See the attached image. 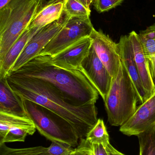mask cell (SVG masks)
I'll list each match as a JSON object with an SVG mask.
<instances>
[{"label":"cell","instance_id":"30","mask_svg":"<svg viewBox=\"0 0 155 155\" xmlns=\"http://www.w3.org/2000/svg\"><path fill=\"white\" fill-rule=\"evenodd\" d=\"M77 2H79L80 3L84 5L87 9H90V6L92 3L93 2L94 0H76Z\"/></svg>","mask_w":155,"mask_h":155},{"label":"cell","instance_id":"20","mask_svg":"<svg viewBox=\"0 0 155 155\" xmlns=\"http://www.w3.org/2000/svg\"><path fill=\"white\" fill-rule=\"evenodd\" d=\"M139 155H155V127L137 136Z\"/></svg>","mask_w":155,"mask_h":155},{"label":"cell","instance_id":"26","mask_svg":"<svg viewBox=\"0 0 155 155\" xmlns=\"http://www.w3.org/2000/svg\"><path fill=\"white\" fill-rule=\"evenodd\" d=\"M70 155H94L92 144L86 138L81 139L79 145Z\"/></svg>","mask_w":155,"mask_h":155},{"label":"cell","instance_id":"4","mask_svg":"<svg viewBox=\"0 0 155 155\" xmlns=\"http://www.w3.org/2000/svg\"><path fill=\"white\" fill-rule=\"evenodd\" d=\"M138 102L136 88L121 61L118 74L112 80L104 102L110 124L115 127L124 124L136 112Z\"/></svg>","mask_w":155,"mask_h":155},{"label":"cell","instance_id":"16","mask_svg":"<svg viewBox=\"0 0 155 155\" xmlns=\"http://www.w3.org/2000/svg\"><path fill=\"white\" fill-rule=\"evenodd\" d=\"M64 0H48L43 3L27 28H42L59 20L63 14Z\"/></svg>","mask_w":155,"mask_h":155},{"label":"cell","instance_id":"2","mask_svg":"<svg viewBox=\"0 0 155 155\" xmlns=\"http://www.w3.org/2000/svg\"><path fill=\"white\" fill-rule=\"evenodd\" d=\"M45 81L60 90L76 105L96 104L99 94L82 70H69L53 65L48 56L38 55L8 74Z\"/></svg>","mask_w":155,"mask_h":155},{"label":"cell","instance_id":"22","mask_svg":"<svg viewBox=\"0 0 155 155\" xmlns=\"http://www.w3.org/2000/svg\"><path fill=\"white\" fill-rule=\"evenodd\" d=\"M63 11L71 17H90L91 10L76 0H64Z\"/></svg>","mask_w":155,"mask_h":155},{"label":"cell","instance_id":"1","mask_svg":"<svg viewBox=\"0 0 155 155\" xmlns=\"http://www.w3.org/2000/svg\"><path fill=\"white\" fill-rule=\"evenodd\" d=\"M6 78L11 88L20 97L62 117L74 128L79 139L86 137L98 121L95 104L76 105L56 87L40 79L12 75Z\"/></svg>","mask_w":155,"mask_h":155},{"label":"cell","instance_id":"17","mask_svg":"<svg viewBox=\"0 0 155 155\" xmlns=\"http://www.w3.org/2000/svg\"><path fill=\"white\" fill-rule=\"evenodd\" d=\"M15 127L36 129L34 124L28 117L0 112V140L3 138L11 128Z\"/></svg>","mask_w":155,"mask_h":155},{"label":"cell","instance_id":"25","mask_svg":"<svg viewBox=\"0 0 155 155\" xmlns=\"http://www.w3.org/2000/svg\"><path fill=\"white\" fill-rule=\"evenodd\" d=\"M124 0H94L93 5L98 12H108L122 3Z\"/></svg>","mask_w":155,"mask_h":155},{"label":"cell","instance_id":"19","mask_svg":"<svg viewBox=\"0 0 155 155\" xmlns=\"http://www.w3.org/2000/svg\"><path fill=\"white\" fill-rule=\"evenodd\" d=\"M138 35L146 57L155 55V24L141 31Z\"/></svg>","mask_w":155,"mask_h":155},{"label":"cell","instance_id":"7","mask_svg":"<svg viewBox=\"0 0 155 155\" xmlns=\"http://www.w3.org/2000/svg\"><path fill=\"white\" fill-rule=\"evenodd\" d=\"M69 18L64 12L63 14L59 20L41 28L28 42L9 74L16 71L36 57L64 26Z\"/></svg>","mask_w":155,"mask_h":155},{"label":"cell","instance_id":"10","mask_svg":"<svg viewBox=\"0 0 155 155\" xmlns=\"http://www.w3.org/2000/svg\"><path fill=\"white\" fill-rule=\"evenodd\" d=\"M90 37H85L53 56H48L53 65L69 70H81V65L92 46Z\"/></svg>","mask_w":155,"mask_h":155},{"label":"cell","instance_id":"23","mask_svg":"<svg viewBox=\"0 0 155 155\" xmlns=\"http://www.w3.org/2000/svg\"><path fill=\"white\" fill-rule=\"evenodd\" d=\"M36 129L15 127L11 128L2 139L0 143H5L12 142H24L27 136L32 135Z\"/></svg>","mask_w":155,"mask_h":155},{"label":"cell","instance_id":"31","mask_svg":"<svg viewBox=\"0 0 155 155\" xmlns=\"http://www.w3.org/2000/svg\"><path fill=\"white\" fill-rule=\"evenodd\" d=\"M11 0H0V9L6 5Z\"/></svg>","mask_w":155,"mask_h":155},{"label":"cell","instance_id":"8","mask_svg":"<svg viewBox=\"0 0 155 155\" xmlns=\"http://www.w3.org/2000/svg\"><path fill=\"white\" fill-rule=\"evenodd\" d=\"M89 37L92 46L99 59L109 72L113 79L117 76L121 62L118 44L101 31L94 29Z\"/></svg>","mask_w":155,"mask_h":155},{"label":"cell","instance_id":"29","mask_svg":"<svg viewBox=\"0 0 155 155\" xmlns=\"http://www.w3.org/2000/svg\"><path fill=\"white\" fill-rule=\"evenodd\" d=\"M106 149L110 155H125L116 150L110 143L107 146Z\"/></svg>","mask_w":155,"mask_h":155},{"label":"cell","instance_id":"21","mask_svg":"<svg viewBox=\"0 0 155 155\" xmlns=\"http://www.w3.org/2000/svg\"><path fill=\"white\" fill-rule=\"evenodd\" d=\"M0 155H51L48 147L42 146L23 148H13L0 143Z\"/></svg>","mask_w":155,"mask_h":155},{"label":"cell","instance_id":"3","mask_svg":"<svg viewBox=\"0 0 155 155\" xmlns=\"http://www.w3.org/2000/svg\"><path fill=\"white\" fill-rule=\"evenodd\" d=\"M44 0H11L0 9V61L27 29Z\"/></svg>","mask_w":155,"mask_h":155},{"label":"cell","instance_id":"27","mask_svg":"<svg viewBox=\"0 0 155 155\" xmlns=\"http://www.w3.org/2000/svg\"><path fill=\"white\" fill-rule=\"evenodd\" d=\"M94 155H110L105 147L102 144H91Z\"/></svg>","mask_w":155,"mask_h":155},{"label":"cell","instance_id":"12","mask_svg":"<svg viewBox=\"0 0 155 155\" xmlns=\"http://www.w3.org/2000/svg\"><path fill=\"white\" fill-rule=\"evenodd\" d=\"M118 45L121 61L125 66L136 88L139 96V102L141 104H143L149 98L143 86L135 61L133 52L128 35L121 36Z\"/></svg>","mask_w":155,"mask_h":155},{"label":"cell","instance_id":"6","mask_svg":"<svg viewBox=\"0 0 155 155\" xmlns=\"http://www.w3.org/2000/svg\"><path fill=\"white\" fill-rule=\"evenodd\" d=\"M94 29L90 17H71L37 56H54L77 41L89 37Z\"/></svg>","mask_w":155,"mask_h":155},{"label":"cell","instance_id":"24","mask_svg":"<svg viewBox=\"0 0 155 155\" xmlns=\"http://www.w3.org/2000/svg\"><path fill=\"white\" fill-rule=\"evenodd\" d=\"M72 147L67 144L52 141L48 150L51 155H70L73 151Z\"/></svg>","mask_w":155,"mask_h":155},{"label":"cell","instance_id":"14","mask_svg":"<svg viewBox=\"0 0 155 155\" xmlns=\"http://www.w3.org/2000/svg\"><path fill=\"white\" fill-rule=\"evenodd\" d=\"M0 112L28 117L23 100L11 88L6 77L0 78Z\"/></svg>","mask_w":155,"mask_h":155},{"label":"cell","instance_id":"18","mask_svg":"<svg viewBox=\"0 0 155 155\" xmlns=\"http://www.w3.org/2000/svg\"><path fill=\"white\" fill-rule=\"evenodd\" d=\"M86 139L91 144H102L105 147L110 143L109 134L103 120L98 119L97 123L87 134Z\"/></svg>","mask_w":155,"mask_h":155},{"label":"cell","instance_id":"9","mask_svg":"<svg viewBox=\"0 0 155 155\" xmlns=\"http://www.w3.org/2000/svg\"><path fill=\"white\" fill-rule=\"evenodd\" d=\"M81 69L105 102L113 78L92 45Z\"/></svg>","mask_w":155,"mask_h":155},{"label":"cell","instance_id":"5","mask_svg":"<svg viewBox=\"0 0 155 155\" xmlns=\"http://www.w3.org/2000/svg\"><path fill=\"white\" fill-rule=\"evenodd\" d=\"M23 100L27 116L41 135L51 142L64 143L73 147L78 145L77 133L67 121L41 105Z\"/></svg>","mask_w":155,"mask_h":155},{"label":"cell","instance_id":"15","mask_svg":"<svg viewBox=\"0 0 155 155\" xmlns=\"http://www.w3.org/2000/svg\"><path fill=\"white\" fill-rule=\"evenodd\" d=\"M41 28H27L13 45L4 58L0 61V78L8 76L12 67L28 42Z\"/></svg>","mask_w":155,"mask_h":155},{"label":"cell","instance_id":"13","mask_svg":"<svg viewBox=\"0 0 155 155\" xmlns=\"http://www.w3.org/2000/svg\"><path fill=\"white\" fill-rule=\"evenodd\" d=\"M128 37L139 75L143 86L149 98L155 94V89L150 74L148 59L146 57L144 52L138 34L133 31L129 34Z\"/></svg>","mask_w":155,"mask_h":155},{"label":"cell","instance_id":"28","mask_svg":"<svg viewBox=\"0 0 155 155\" xmlns=\"http://www.w3.org/2000/svg\"><path fill=\"white\" fill-rule=\"evenodd\" d=\"M147 59L149 64L150 74L155 89V55Z\"/></svg>","mask_w":155,"mask_h":155},{"label":"cell","instance_id":"11","mask_svg":"<svg viewBox=\"0 0 155 155\" xmlns=\"http://www.w3.org/2000/svg\"><path fill=\"white\" fill-rule=\"evenodd\" d=\"M155 127V94L137 107L133 115L122 126L120 130L128 136H138Z\"/></svg>","mask_w":155,"mask_h":155}]
</instances>
